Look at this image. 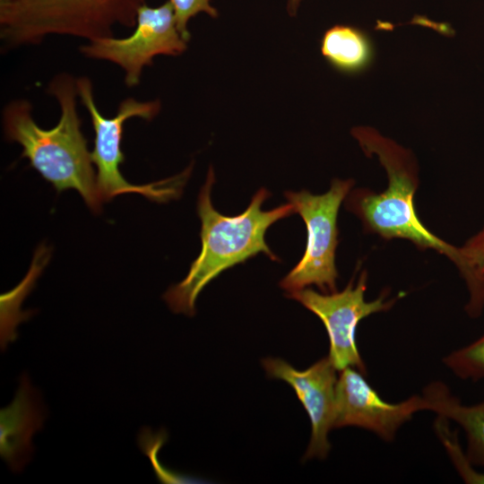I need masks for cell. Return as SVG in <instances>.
<instances>
[{
  "label": "cell",
  "instance_id": "3",
  "mask_svg": "<svg viewBox=\"0 0 484 484\" xmlns=\"http://www.w3.org/2000/svg\"><path fill=\"white\" fill-rule=\"evenodd\" d=\"M48 91L60 106L57 125L43 129L31 116V105L26 100H16L4 110L5 136L22 146V157L28 158L30 165L56 191L75 189L98 213L103 201L97 186L91 152L81 130L75 81L70 75L58 74L49 83Z\"/></svg>",
  "mask_w": 484,
  "mask_h": 484
},
{
  "label": "cell",
  "instance_id": "2",
  "mask_svg": "<svg viewBox=\"0 0 484 484\" xmlns=\"http://www.w3.org/2000/svg\"><path fill=\"white\" fill-rule=\"evenodd\" d=\"M214 182V171L210 168L197 199L201 252L191 264L186 278L169 288L163 295L170 310L177 314L194 315L195 301L200 292L227 269L243 264L259 253L272 261H279L266 244V230L276 221L295 213L290 203L269 211L262 210L263 203L271 195L266 188L262 187L253 195L245 212L236 216L223 215L212 203Z\"/></svg>",
  "mask_w": 484,
  "mask_h": 484
},
{
  "label": "cell",
  "instance_id": "9",
  "mask_svg": "<svg viewBox=\"0 0 484 484\" xmlns=\"http://www.w3.org/2000/svg\"><path fill=\"white\" fill-rule=\"evenodd\" d=\"M428 410L423 396L390 403L367 382L364 374L354 367L341 370L335 390L334 428L359 427L385 441H393L396 432L412 415Z\"/></svg>",
  "mask_w": 484,
  "mask_h": 484
},
{
  "label": "cell",
  "instance_id": "10",
  "mask_svg": "<svg viewBox=\"0 0 484 484\" xmlns=\"http://www.w3.org/2000/svg\"><path fill=\"white\" fill-rule=\"evenodd\" d=\"M262 365L267 376L288 383L295 391L311 422V437L305 460L325 459L331 448L328 435L334 428L336 368L328 357L305 370H297L287 361L266 358Z\"/></svg>",
  "mask_w": 484,
  "mask_h": 484
},
{
  "label": "cell",
  "instance_id": "1",
  "mask_svg": "<svg viewBox=\"0 0 484 484\" xmlns=\"http://www.w3.org/2000/svg\"><path fill=\"white\" fill-rule=\"evenodd\" d=\"M351 134L367 156H377L386 171L388 185L381 193L367 188L350 191L345 198L346 209L360 219L367 231L385 239H408L419 249H433L446 255L459 269L470 296H479L483 284L462 248L433 234L417 214L414 194L419 185L418 165L411 151L372 127H354Z\"/></svg>",
  "mask_w": 484,
  "mask_h": 484
},
{
  "label": "cell",
  "instance_id": "7",
  "mask_svg": "<svg viewBox=\"0 0 484 484\" xmlns=\"http://www.w3.org/2000/svg\"><path fill=\"white\" fill-rule=\"evenodd\" d=\"M367 272L363 271L356 284L352 278L340 292L318 293L305 288L286 295L321 319L329 337L328 358L339 371L350 367L367 374L356 342L358 324L372 314L390 309L400 297L387 299V292H382L377 298L367 301Z\"/></svg>",
  "mask_w": 484,
  "mask_h": 484
},
{
  "label": "cell",
  "instance_id": "13",
  "mask_svg": "<svg viewBox=\"0 0 484 484\" xmlns=\"http://www.w3.org/2000/svg\"><path fill=\"white\" fill-rule=\"evenodd\" d=\"M320 49L334 70L348 75L367 71L376 56L369 35L359 28L344 24L334 25L324 31Z\"/></svg>",
  "mask_w": 484,
  "mask_h": 484
},
{
  "label": "cell",
  "instance_id": "6",
  "mask_svg": "<svg viewBox=\"0 0 484 484\" xmlns=\"http://www.w3.org/2000/svg\"><path fill=\"white\" fill-rule=\"evenodd\" d=\"M354 185L353 179L334 178L323 194L287 191L284 196L303 219L307 245L299 262L280 281L287 293L315 285L324 293L337 291L335 252L338 245L337 216L341 203Z\"/></svg>",
  "mask_w": 484,
  "mask_h": 484
},
{
  "label": "cell",
  "instance_id": "4",
  "mask_svg": "<svg viewBox=\"0 0 484 484\" xmlns=\"http://www.w3.org/2000/svg\"><path fill=\"white\" fill-rule=\"evenodd\" d=\"M145 0H1L0 32L9 47L38 44L51 34L90 41L113 37V27L133 28Z\"/></svg>",
  "mask_w": 484,
  "mask_h": 484
},
{
  "label": "cell",
  "instance_id": "14",
  "mask_svg": "<svg viewBox=\"0 0 484 484\" xmlns=\"http://www.w3.org/2000/svg\"><path fill=\"white\" fill-rule=\"evenodd\" d=\"M443 362L456 376L463 380L484 378V334L471 343L454 350Z\"/></svg>",
  "mask_w": 484,
  "mask_h": 484
},
{
  "label": "cell",
  "instance_id": "16",
  "mask_svg": "<svg viewBox=\"0 0 484 484\" xmlns=\"http://www.w3.org/2000/svg\"><path fill=\"white\" fill-rule=\"evenodd\" d=\"M174 11L177 28L186 41L191 35L187 30L188 21L200 13H205L212 18L218 16L217 9L211 5L210 0H169Z\"/></svg>",
  "mask_w": 484,
  "mask_h": 484
},
{
  "label": "cell",
  "instance_id": "15",
  "mask_svg": "<svg viewBox=\"0 0 484 484\" xmlns=\"http://www.w3.org/2000/svg\"><path fill=\"white\" fill-rule=\"evenodd\" d=\"M448 421L446 418L438 416L435 421V429L458 474L465 483L484 484V473H479L473 469L472 464L460 446L456 433L450 430Z\"/></svg>",
  "mask_w": 484,
  "mask_h": 484
},
{
  "label": "cell",
  "instance_id": "17",
  "mask_svg": "<svg viewBox=\"0 0 484 484\" xmlns=\"http://www.w3.org/2000/svg\"><path fill=\"white\" fill-rule=\"evenodd\" d=\"M477 275L484 281V228L461 247Z\"/></svg>",
  "mask_w": 484,
  "mask_h": 484
},
{
  "label": "cell",
  "instance_id": "5",
  "mask_svg": "<svg viewBox=\"0 0 484 484\" xmlns=\"http://www.w3.org/2000/svg\"><path fill=\"white\" fill-rule=\"evenodd\" d=\"M75 84L78 95L91 115L95 133L91 159L97 167V186L102 201H109L117 195L127 193H137L158 202L176 197L189 175L187 170L176 178L139 186L127 182L119 169L125 160L121 151L124 123L134 117L151 120L160 112V102H141L128 98L119 104L115 117H106L95 105L91 82L87 77H80L75 81Z\"/></svg>",
  "mask_w": 484,
  "mask_h": 484
},
{
  "label": "cell",
  "instance_id": "8",
  "mask_svg": "<svg viewBox=\"0 0 484 484\" xmlns=\"http://www.w3.org/2000/svg\"><path fill=\"white\" fill-rule=\"evenodd\" d=\"M134 32L124 39L113 37L90 41L81 52L91 58L108 60L125 72V83L133 87L140 82L142 71L156 56H178L186 49L179 33L174 11L168 1L158 7L143 4L137 12Z\"/></svg>",
  "mask_w": 484,
  "mask_h": 484
},
{
  "label": "cell",
  "instance_id": "18",
  "mask_svg": "<svg viewBox=\"0 0 484 484\" xmlns=\"http://www.w3.org/2000/svg\"><path fill=\"white\" fill-rule=\"evenodd\" d=\"M301 0H288L287 10L290 16L296 14Z\"/></svg>",
  "mask_w": 484,
  "mask_h": 484
},
{
  "label": "cell",
  "instance_id": "11",
  "mask_svg": "<svg viewBox=\"0 0 484 484\" xmlns=\"http://www.w3.org/2000/svg\"><path fill=\"white\" fill-rule=\"evenodd\" d=\"M45 419L40 395L22 374L13 402L0 411V455L13 472H20L30 461L32 436L42 428Z\"/></svg>",
  "mask_w": 484,
  "mask_h": 484
},
{
  "label": "cell",
  "instance_id": "12",
  "mask_svg": "<svg viewBox=\"0 0 484 484\" xmlns=\"http://www.w3.org/2000/svg\"><path fill=\"white\" fill-rule=\"evenodd\" d=\"M422 396L428 411L456 422L464 430L468 460L471 464L484 467V402L471 406L463 405L440 381L428 385Z\"/></svg>",
  "mask_w": 484,
  "mask_h": 484
}]
</instances>
